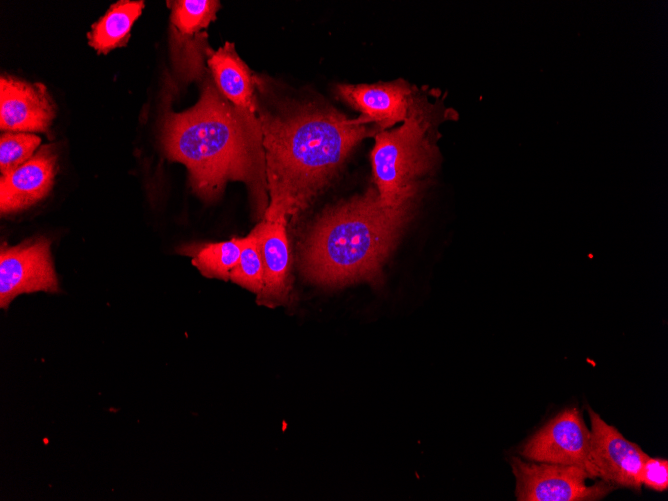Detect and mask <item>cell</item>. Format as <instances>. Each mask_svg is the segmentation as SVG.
I'll list each match as a JSON object with an SVG mask.
<instances>
[{
    "label": "cell",
    "instance_id": "cell-5",
    "mask_svg": "<svg viewBox=\"0 0 668 501\" xmlns=\"http://www.w3.org/2000/svg\"><path fill=\"white\" fill-rule=\"evenodd\" d=\"M511 465L519 501H596L616 488L602 479L588 485L587 480L594 477L576 465L531 463L520 458H513Z\"/></svg>",
    "mask_w": 668,
    "mask_h": 501
},
{
    "label": "cell",
    "instance_id": "cell-15",
    "mask_svg": "<svg viewBox=\"0 0 668 501\" xmlns=\"http://www.w3.org/2000/svg\"><path fill=\"white\" fill-rule=\"evenodd\" d=\"M242 244L243 238H233L217 243L189 245L181 252L192 257V264L203 276L227 281L239 261Z\"/></svg>",
    "mask_w": 668,
    "mask_h": 501
},
{
    "label": "cell",
    "instance_id": "cell-8",
    "mask_svg": "<svg viewBox=\"0 0 668 501\" xmlns=\"http://www.w3.org/2000/svg\"><path fill=\"white\" fill-rule=\"evenodd\" d=\"M588 414L591 422L590 455L598 478L616 487L640 491L642 467L649 456L591 408H588Z\"/></svg>",
    "mask_w": 668,
    "mask_h": 501
},
{
    "label": "cell",
    "instance_id": "cell-11",
    "mask_svg": "<svg viewBox=\"0 0 668 501\" xmlns=\"http://www.w3.org/2000/svg\"><path fill=\"white\" fill-rule=\"evenodd\" d=\"M287 219L263 220L252 230L261 253L264 286L257 302L276 307L287 302L291 283L289 280L290 251L286 233Z\"/></svg>",
    "mask_w": 668,
    "mask_h": 501
},
{
    "label": "cell",
    "instance_id": "cell-13",
    "mask_svg": "<svg viewBox=\"0 0 668 501\" xmlns=\"http://www.w3.org/2000/svg\"><path fill=\"white\" fill-rule=\"evenodd\" d=\"M207 62L220 93L246 116L258 119L254 77L234 45L226 42L217 51L209 53Z\"/></svg>",
    "mask_w": 668,
    "mask_h": 501
},
{
    "label": "cell",
    "instance_id": "cell-18",
    "mask_svg": "<svg viewBox=\"0 0 668 501\" xmlns=\"http://www.w3.org/2000/svg\"><path fill=\"white\" fill-rule=\"evenodd\" d=\"M41 139L31 133L3 132L0 137V171L6 175L25 162L35 153Z\"/></svg>",
    "mask_w": 668,
    "mask_h": 501
},
{
    "label": "cell",
    "instance_id": "cell-9",
    "mask_svg": "<svg viewBox=\"0 0 668 501\" xmlns=\"http://www.w3.org/2000/svg\"><path fill=\"white\" fill-rule=\"evenodd\" d=\"M55 104L42 83L12 77L0 79V128L6 132H46Z\"/></svg>",
    "mask_w": 668,
    "mask_h": 501
},
{
    "label": "cell",
    "instance_id": "cell-14",
    "mask_svg": "<svg viewBox=\"0 0 668 501\" xmlns=\"http://www.w3.org/2000/svg\"><path fill=\"white\" fill-rule=\"evenodd\" d=\"M144 8L143 1L122 0L111 5L92 25L88 41L98 53H107L127 43L130 30Z\"/></svg>",
    "mask_w": 668,
    "mask_h": 501
},
{
    "label": "cell",
    "instance_id": "cell-3",
    "mask_svg": "<svg viewBox=\"0 0 668 501\" xmlns=\"http://www.w3.org/2000/svg\"><path fill=\"white\" fill-rule=\"evenodd\" d=\"M407 207L386 206L371 189L326 211L305 243L304 273L325 286L374 280L405 221Z\"/></svg>",
    "mask_w": 668,
    "mask_h": 501
},
{
    "label": "cell",
    "instance_id": "cell-7",
    "mask_svg": "<svg viewBox=\"0 0 668 501\" xmlns=\"http://www.w3.org/2000/svg\"><path fill=\"white\" fill-rule=\"evenodd\" d=\"M521 454L534 462L580 466L598 477L590 455V430L574 407L563 410L534 433Z\"/></svg>",
    "mask_w": 668,
    "mask_h": 501
},
{
    "label": "cell",
    "instance_id": "cell-10",
    "mask_svg": "<svg viewBox=\"0 0 668 501\" xmlns=\"http://www.w3.org/2000/svg\"><path fill=\"white\" fill-rule=\"evenodd\" d=\"M56 171L55 148L44 145L27 162L1 176V214L25 210L42 200L54 184Z\"/></svg>",
    "mask_w": 668,
    "mask_h": 501
},
{
    "label": "cell",
    "instance_id": "cell-19",
    "mask_svg": "<svg viewBox=\"0 0 668 501\" xmlns=\"http://www.w3.org/2000/svg\"><path fill=\"white\" fill-rule=\"evenodd\" d=\"M641 483L646 487L663 492L668 488V461L662 458L648 457L643 464Z\"/></svg>",
    "mask_w": 668,
    "mask_h": 501
},
{
    "label": "cell",
    "instance_id": "cell-6",
    "mask_svg": "<svg viewBox=\"0 0 668 501\" xmlns=\"http://www.w3.org/2000/svg\"><path fill=\"white\" fill-rule=\"evenodd\" d=\"M50 255V241L37 237L0 250V307L7 309L18 295L59 292Z\"/></svg>",
    "mask_w": 668,
    "mask_h": 501
},
{
    "label": "cell",
    "instance_id": "cell-4",
    "mask_svg": "<svg viewBox=\"0 0 668 501\" xmlns=\"http://www.w3.org/2000/svg\"><path fill=\"white\" fill-rule=\"evenodd\" d=\"M426 123L422 111L412 104L399 128L376 135L372 166L378 195L386 206L408 205L416 179L430 166L432 151Z\"/></svg>",
    "mask_w": 668,
    "mask_h": 501
},
{
    "label": "cell",
    "instance_id": "cell-12",
    "mask_svg": "<svg viewBox=\"0 0 668 501\" xmlns=\"http://www.w3.org/2000/svg\"><path fill=\"white\" fill-rule=\"evenodd\" d=\"M337 92L369 122L388 128L404 121L413 104L411 90L404 82L338 85Z\"/></svg>",
    "mask_w": 668,
    "mask_h": 501
},
{
    "label": "cell",
    "instance_id": "cell-2",
    "mask_svg": "<svg viewBox=\"0 0 668 501\" xmlns=\"http://www.w3.org/2000/svg\"><path fill=\"white\" fill-rule=\"evenodd\" d=\"M162 142L167 157L187 167L192 189L204 200L216 198L227 181L241 180L257 212L267 209L259 118L239 111L214 85L206 84L190 109L166 116Z\"/></svg>",
    "mask_w": 668,
    "mask_h": 501
},
{
    "label": "cell",
    "instance_id": "cell-1",
    "mask_svg": "<svg viewBox=\"0 0 668 501\" xmlns=\"http://www.w3.org/2000/svg\"><path fill=\"white\" fill-rule=\"evenodd\" d=\"M266 185L264 218L294 217L341 166L352 148L370 135L369 121L332 109L298 106L260 112Z\"/></svg>",
    "mask_w": 668,
    "mask_h": 501
},
{
    "label": "cell",
    "instance_id": "cell-16",
    "mask_svg": "<svg viewBox=\"0 0 668 501\" xmlns=\"http://www.w3.org/2000/svg\"><path fill=\"white\" fill-rule=\"evenodd\" d=\"M218 1L179 0L171 2V23L174 32L183 36L198 35L215 19Z\"/></svg>",
    "mask_w": 668,
    "mask_h": 501
},
{
    "label": "cell",
    "instance_id": "cell-17",
    "mask_svg": "<svg viewBox=\"0 0 668 501\" xmlns=\"http://www.w3.org/2000/svg\"><path fill=\"white\" fill-rule=\"evenodd\" d=\"M229 280L257 294V296L263 290V263L257 238L252 231L246 237H243L240 258L231 271Z\"/></svg>",
    "mask_w": 668,
    "mask_h": 501
}]
</instances>
